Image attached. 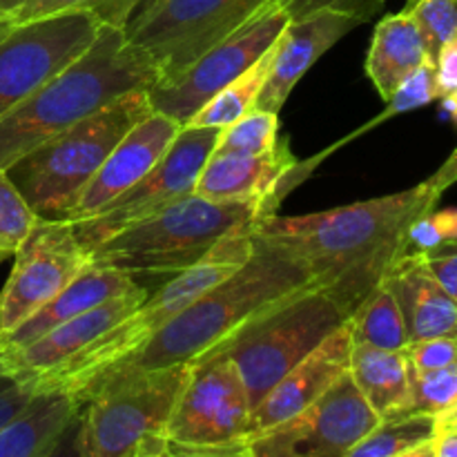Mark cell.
<instances>
[{
  "label": "cell",
  "mask_w": 457,
  "mask_h": 457,
  "mask_svg": "<svg viewBox=\"0 0 457 457\" xmlns=\"http://www.w3.org/2000/svg\"><path fill=\"white\" fill-rule=\"evenodd\" d=\"M440 192L428 181L395 195L299 217L268 214L253 226V235L284 248L312 272L324 290L351 317L388 270L409 253V230L433 212Z\"/></svg>",
  "instance_id": "1"
},
{
  "label": "cell",
  "mask_w": 457,
  "mask_h": 457,
  "mask_svg": "<svg viewBox=\"0 0 457 457\" xmlns=\"http://www.w3.org/2000/svg\"><path fill=\"white\" fill-rule=\"evenodd\" d=\"M159 79L154 62L129 43L125 29L103 25L87 52L0 119V170L116 98L150 89Z\"/></svg>",
  "instance_id": "2"
},
{
  "label": "cell",
  "mask_w": 457,
  "mask_h": 457,
  "mask_svg": "<svg viewBox=\"0 0 457 457\" xmlns=\"http://www.w3.org/2000/svg\"><path fill=\"white\" fill-rule=\"evenodd\" d=\"M312 284L306 263L254 237L253 254L239 270L195 299L125 364L141 369L192 364L263 311Z\"/></svg>",
  "instance_id": "3"
},
{
  "label": "cell",
  "mask_w": 457,
  "mask_h": 457,
  "mask_svg": "<svg viewBox=\"0 0 457 457\" xmlns=\"http://www.w3.org/2000/svg\"><path fill=\"white\" fill-rule=\"evenodd\" d=\"M253 250V228H244V230L223 237L199 263L179 275H172V279L161 286L154 295H147L145 302L132 315L120 320L107 333L94 339L87 348L76 353L54 373L40 379V393H67L83 402L85 393L103 375L132 360L163 326L181 315L195 299L239 270L250 259Z\"/></svg>",
  "instance_id": "4"
},
{
  "label": "cell",
  "mask_w": 457,
  "mask_h": 457,
  "mask_svg": "<svg viewBox=\"0 0 457 457\" xmlns=\"http://www.w3.org/2000/svg\"><path fill=\"white\" fill-rule=\"evenodd\" d=\"M268 210L248 201H208L195 192L123 228L89 250V263L137 277L179 275L199 263L223 237L253 228Z\"/></svg>",
  "instance_id": "5"
},
{
  "label": "cell",
  "mask_w": 457,
  "mask_h": 457,
  "mask_svg": "<svg viewBox=\"0 0 457 457\" xmlns=\"http://www.w3.org/2000/svg\"><path fill=\"white\" fill-rule=\"evenodd\" d=\"M150 112L147 89H134L22 156L9 179L40 219H62L116 143Z\"/></svg>",
  "instance_id": "6"
},
{
  "label": "cell",
  "mask_w": 457,
  "mask_h": 457,
  "mask_svg": "<svg viewBox=\"0 0 457 457\" xmlns=\"http://www.w3.org/2000/svg\"><path fill=\"white\" fill-rule=\"evenodd\" d=\"M190 364L116 366L80 402V457H132L145 437L163 436Z\"/></svg>",
  "instance_id": "7"
},
{
  "label": "cell",
  "mask_w": 457,
  "mask_h": 457,
  "mask_svg": "<svg viewBox=\"0 0 457 457\" xmlns=\"http://www.w3.org/2000/svg\"><path fill=\"white\" fill-rule=\"evenodd\" d=\"M346 321L342 308L312 284L263 311L214 351L237 366L254 409L288 370Z\"/></svg>",
  "instance_id": "8"
},
{
  "label": "cell",
  "mask_w": 457,
  "mask_h": 457,
  "mask_svg": "<svg viewBox=\"0 0 457 457\" xmlns=\"http://www.w3.org/2000/svg\"><path fill=\"white\" fill-rule=\"evenodd\" d=\"M268 0H156L132 16L125 36L150 56L159 83L179 79L201 54L248 22Z\"/></svg>",
  "instance_id": "9"
},
{
  "label": "cell",
  "mask_w": 457,
  "mask_h": 457,
  "mask_svg": "<svg viewBox=\"0 0 457 457\" xmlns=\"http://www.w3.org/2000/svg\"><path fill=\"white\" fill-rule=\"evenodd\" d=\"M101 27L85 12L0 22V119L87 52Z\"/></svg>",
  "instance_id": "10"
},
{
  "label": "cell",
  "mask_w": 457,
  "mask_h": 457,
  "mask_svg": "<svg viewBox=\"0 0 457 457\" xmlns=\"http://www.w3.org/2000/svg\"><path fill=\"white\" fill-rule=\"evenodd\" d=\"M288 22L286 9L268 0L248 22L201 54L179 79L152 85L147 89L152 110L187 125L219 89L250 70L275 45Z\"/></svg>",
  "instance_id": "11"
},
{
  "label": "cell",
  "mask_w": 457,
  "mask_h": 457,
  "mask_svg": "<svg viewBox=\"0 0 457 457\" xmlns=\"http://www.w3.org/2000/svg\"><path fill=\"white\" fill-rule=\"evenodd\" d=\"M221 128H195L183 125L159 163L128 192L103 208L96 217L74 221L76 237L87 250L96 248L123 228L168 208L174 201L192 195L204 170L205 161L212 154Z\"/></svg>",
  "instance_id": "12"
},
{
  "label": "cell",
  "mask_w": 457,
  "mask_h": 457,
  "mask_svg": "<svg viewBox=\"0 0 457 457\" xmlns=\"http://www.w3.org/2000/svg\"><path fill=\"white\" fill-rule=\"evenodd\" d=\"M379 422L351 373H344L311 406L277 427L248 436L244 446L253 457H346Z\"/></svg>",
  "instance_id": "13"
},
{
  "label": "cell",
  "mask_w": 457,
  "mask_h": 457,
  "mask_svg": "<svg viewBox=\"0 0 457 457\" xmlns=\"http://www.w3.org/2000/svg\"><path fill=\"white\" fill-rule=\"evenodd\" d=\"M250 413L239 370L230 357L214 351L190 364L163 436L179 446L237 445L248 436Z\"/></svg>",
  "instance_id": "14"
},
{
  "label": "cell",
  "mask_w": 457,
  "mask_h": 457,
  "mask_svg": "<svg viewBox=\"0 0 457 457\" xmlns=\"http://www.w3.org/2000/svg\"><path fill=\"white\" fill-rule=\"evenodd\" d=\"M89 266V250L62 219H38L13 253V268L0 293V337L56 297Z\"/></svg>",
  "instance_id": "15"
},
{
  "label": "cell",
  "mask_w": 457,
  "mask_h": 457,
  "mask_svg": "<svg viewBox=\"0 0 457 457\" xmlns=\"http://www.w3.org/2000/svg\"><path fill=\"white\" fill-rule=\"evenodd\" d=\"M181 128L183 125L174 119L152 110L116 143L101 170L76 196L62 221L74 223L96 217L112 201L137 186L159 163Z\"/></svg>",
  "instance_id": "16"
},
{
  "label": "cell",
  "mask_w": 457,
  "mask_h": 457,
  "mask_svg": "<svg viewBox=\"0 0 457 457\" xmlns=\"http://www.w3.org/2000/svg\"><path fill=\"white\" fill-rule=\"evenodd\" d=\"M299 163L288 141L277 143L268 154H210L196 179L195 195L208 201H248L275 214L286 192L299 181Z\"/></svg>",
  "instance_id": "17"
},
{
  "label": "cell",
  "mask_w": 457,
  "mask_h": 457,
  "mask_svg": "<svg viewBox=\"0 0 457 457\" xmlns=\"http://www.w3.org/2000/svg\"><path fill=\"white\" fill-rule=\"evenodd\" d=\"M361 22L364 21L360 16L335 12V9H324V12L290 21L272 45L270 71L259 94V110L279 114L303 74Z\"/></svg>",
  "instance_id": "18"
},
{
  "label": "cell",
  "mask_w": 457,
  "mask_h": 457,
  "mask_svg": "<svg viewBox=\"0 0 457 457\" xmlns=\"http://www.w3.org/2000/svg\"><path fill=\"white\" fill-rule=\"evenodd\" d=\"M351 351L353 335L346 321L262 397L250 413L248 436L286 422L324 395L344 373H348Z\"/></svg>",
  "instance_id": "19"
},
{
  "label": "cell",
  "mask_w": 457,
  "mask_h": 457,
  "mask_svg": "<svg viewBox=\"0 0 457 457\" xmlns=\"http://www.w3.org/2000/svg\"><path fill=\"white\" fill-rule=\"evenodd\" d=\"M147 295L150 293L138 286L132 293L110 299V302L101 303V306L56 326L49 333H45L43 337L34 339V342L18 348V351L0 353V364L7 370H12V373L31 379L38 386L40 379L54 373L58 366L65 364L76 353L87 348L94 339L107 333L120 320L132 315L145 302Z\"/></svg>",
  "instance_id": "20"
},
{
  "label": "cell",
  "mask_w": 457,
  "mask_h": 457,
  "mask_svg": "<svg viewBox=\"0 0 457 457\" xmlns=\"http://www.w3.org/2000/svg\"><path fill=\"white\" fill-rule=\"evenodd\" d=\"M384 286L404 317L409 342L457 337V306L428 268L422 253H406L388 270Z\"/></svg>",
  "instance_id": "21"
},
{
  "label": "cell",
  "mask_w": 457,
  "mask_h": 457,
  "mask_svg": "<svg viewBox=\"0 0 457 457\" xmlns=\"http://www.w3.org/2000/svg\"><path fill=\"white\" fill-rule=\"evenodd\" d=\"M134 288H138V284L128 272L89 263L56 297L49 299L43 308L27 317L12 333L0 337V353L18 351L34 339L43 337L56 326L65 324V321L74 320V317L83 315V312L92 311V308L101 306L110 299L132 293Z\"/></svg>",
  "instance_id": "22"
},
{
  "label": "cell",
  "mask_w": 457,
  "mask_h": 457,
  "mask_svg": "<svg viewBox=\"0 0 457 457\" xmlns=\"http://www.w3.org/2000/svg\"><path fill=\"white\" fill-rule=\"evenodd\" d=\"M427 45L422 31L411 12L402 9L400 13L384 16L378 22L366 54V76L375 85L379 96L388 101L393 92L409 79L415 70L428 62ZM433 62V61H431Z\"/></svg>",
  "instance_id": "23"
},
{
  "label": "cell",
  "mask_w": 457,
  "mask_h": 457,
  "mask_svg": "<svg viewBox=\"0 0 457 457\" xmlns=\"http://www.w3.org/2000/svg\"><path fill=\"white\" fill-rule=\"evenodd\" d=\"M348 373L379 420L411 413V364L404 351H382L369 344L353 342Z\"/></svg>",
  "instance_id": "24"
},
{
  "label": "cell",
  "mask_w": 457,
  "mask_h": 457,
  "mask_svg": "<svg viewBox=\"0 0 457 457\" xmlns=\"http://www.w3.org/2000/svg\"><path fill=\"white\" fill-rule=\"evenodd\" d=\"M79 411L80 402L67 393H40L0 431V457H45Z\"/></svg>",
  "instance_id": "25"
},
{
  "label": "cell",
  "mask_w": 457,
  "mask_h": 457,
  "mask_svg": "<svg viewBox=\"0 0 457 457\" xmlns=\"http://www.w3.org/2000/svg\"><path fill=\"white\" fill-rule=\"evenodd\" d=\"M351 335L355 344L382 348V351H406L409 346V330L400 306L386 286L375 288L364 299L360 308L348 317Z\"/></svg>",
  "instance_id": "26"
},
{
  "label": "cell",
  "mask_w": 457,
  "mask_h": 457,
  "mask_svg": "<svg viewBox=\"0 0 457 457\" xmlns=\"http://www.w3.org/2000/svg\"><path fill=\"white\" fill-rule=\"evenodd\" d=\"M272 61V47L254 62L250 70L237 76L230 85L219 89L199 112L190 119L187 125L195 128H226L232 120L241 119L248 114L250 110L257 107L259 94H262L263 85H266L268 71H270Z\"/></svg>",
  "instance_id": "27"
},
{
  "label": "cell",
  "mask_w": 457,
  "mask_h": 457,
  "mask_svg": "<svg viewBox=\"0 0 457 457\" xmlns=\"http://www.w3.org/2000/svg\"><path fill=\"white\" fill-rule=\"evenodd\" d=\"M437 437V420L433 415L409 413L382 420L366 433L346 457H397Z\"/></svg>",
  "instance_id": "28"
},
{
  "label": "cell",
  "mask_w": 457,
  "mask_h": 457,
  "mask_svg": "<svg viewBox=\"0 0 457 457\" xmlns=\"http://www.w3.org/2000/svg\"><path fill=\"white\" fill-rule=\"evenodd\" d=\"M279 143V114L268 110H250L241 119L221 128L214 154L257 156L272 152Z\"/></svg>",
  "instance_id": "29"
},
{
  "label": "cell",
  "mask_w": 457,
  "mask_h": 457,
  "mask_svg": "<svg viewBox=\"0 0 457 457\" xmlns=\"http://www.w3.org/2000/svg\"><path fill=\"white\" fill-rule=\"evenodd\" d=\"M141 0H27L18 12L9 16V25L16 22L36 21V18L54 16L65 12H85L92 13L101 25L120 27L125 29L132 21Z\"/></svg>",
  "instance_id": "30"
},
{
  "label": "cell",
  "mask_w": 457,
  "mask_h": 457,
  "mask_svg": "<svg viewBox=\"0 0 457 457\" xmlns=\"http://www.w3.org/2000/svg\"><path fill=\"white\" fill-rule=\"evenodd\" d=\"M411 413L433 415L436 420L453 413L457 409V361L431 373L411 370Z\"/></svg>",
  "instance_id": "31"
},
{
  "label": "cell",
  "mask_w": 457,
  "mask_h": 457,
  "mask_svg": "<svg viewBox=\"0 0 457 457\" xmlns=\"http://www.w3.org/2000/svg\"><path fill=\"white\" fill-rule=\"evenodd\" d=\"M38 219L25 196L13 186L7 170H0V250L7 254L16 253Z\"/></svg>",
  "instance_id": "32"
},
{
  "label": "cell",
  "mask_w": 457,
  "mask_h": 457,
  "mask_svg": "<svg viewBox=\"0 0 457 457\" xmlns=\"http://www.w3.org/2000/svg\"><path fill=\"white\" fill-rule=\"evenodd\" d=\"M404 9L418 22L428 58L436 62L442 45L457 36V0H420Z\"/></svg>",
  "instance_id": "33"
},
{
  "label": "cell",
  "mask_w": 457,
  "mask_h": 457,
  "mask_svg": "<svg viewBox=\"0 0 457 457\" xmlns=\"http://www.w3.org/2000/svg\"><path fill=\"white\" fill-rule=\"evenodd\" d=\"M433 101H440V87H437L436 62H424L420 70H415L409 79L400 83V87L388 96L386 110L379 116V120L388 116L404 114V112L418 110V107L428 105Z\"/></svg>",
  "instance_id": "34"
},
{
  "label": "cell",
  "mask_w": 457,
  "mask_h": 457,
  "mask_svg": "<svg viewBox=\"0 0 457 457\" xmlns=\"http://www.w3.org/2000/svg\"><path fill=\"white\" fill-rule=\"evenodd\" d=\"M446 241H457V208L420 217L409 230V253H431Z\"/></svg>",
  "instance_id": "35"
},
{
  "label": "cell",
  "mask_w": 457,
  "mask_h": 457,
  "mask_svg": "<svg viewBox=\"0 0 457 457\" xmlns=\"http://www.w3.org/2000/svg\"><path fill=\"white\" fill-rule=\"evenodd\" d=\"M38 395V386L31 379L12 373L0 364V431L12 424Z\"/></svg>",
  "instance_id": "36"
},
{
  "label": "cell",
  "mask_w": 457,
  "mask_h": 457,
  "mask_svg": "<svg viewBox=\"0 0 457 457\" xmlns=\"http://www.w3.org/2000/svg\"><path fill=\"white\" fill-rule=\"evenodd\" d=\"M406 360L415 373H431L446 369L457 361V337H431L411 342L406 346Z\"/></svg>",
  "instance_id": "37"
},
{
  "label": "cell",
  "mask_w": 457,
  "mask_h": 457,
  "mask_svg": "<svg viewBox=\"0 0 457 457\" xmlns=\"http://www.w3.org/2000/svg\"><path fill=\"white\" fill-rule=\"evenodd\" d=\"M275 3L286 9L290 21L311 16L315 12H324V9H335V12H346L353 13V16H360L366 22L375 12L382 9L384 0H275Z\"/></svg>",
  "instance_id": "38"
},
{
  "label": "cell",
  "mask_w": 457,
  "mask_h": 457,
  "mask_svg": "<svg viewBox=\"0 0 457 457\" xmlns=\"http://www.w3.org/2000/svg\"><path fill=\"white\" fill-rule=\"evenodd\" d=\"M424 259L457 306V241H446L431 253H424Z\"/></svg>",
  "instance_id": "39"
},
{
  "label": "cell",
  "mask_w": 457,
  "mask_h": 457,
  "mask_svg": "<svg viewBox=\"0 0 457 457\" xmlns=\"http://www.w3.org/2000/svg\"><path fill=\"white\" fill-rule=\"evenodd\" d=\"M436 76L440 98L457 92V36L446 40L436 58Z\"/></svg>",
  "instance_id": "40"
},
{
  "label": "cell",
  "mask_w": 457,
  "mask_h": 457,
  "mask_svg": "<svg viewBox=\"0 0 457 457\" xmlns=\"http://www.w3.org/2000/svg\"><path fill=\"white\" fill-rule=\"evenodd\" d=\"M170 446L177 457H253L245 451L244 442L226 446H179L170 442Z\"/></svg>",
  "instance_id": "41"
},
{
  "label": "cell",
  "mask_w": 457,
  "mask_h": 457,
  "mask_svg": "<svg viewBox=\"0 0 457 457\" xmlns=\"http://www.w3.org/2000/svg\"><path fill=\"white\" fill-rule=\"evenodd\" d=\"M45 457H80L79 449V415L70 422V427L62 431V436L58 437L56 445L52 446Z\"/></svg>",
  "instance_id": "42"
},
{
  "label": "cell",
  "mask_w": 457,
  "mask_h": 457,
  "mask_svg": "<svg viewBox=\"0 0 457 457\" xmlns=\"http://www.w3.org/2000/svg\"><path fill=\"white\" fill-rule=\"evenodd\" d=\"M428 186L433 187L436 192L445 195L446 187H451L453 183H457V147L449 154V159L437 168V172L433 174L431 179H427Z\"/></svg>",
  "instance_id": "43"
},
{
  "label": "cell",
  "mask_w": 457,
  "mask_h": 457,
  "mask_svg": "<svg viewBox=\"0 0 457 457\" xmlns=\"http://www.w3.org/2000/svg\"><path fill=\"white\" fill-rule=\"evenodd\" d=\"M132 457H177L174 455L172 446L165 440V436H152L145 437L141 445L137 446Z\"/></svg>",
  "instance_id": "44"
},
{
  "label": "cell",
  "mask_w": 457,
  "mask_h": 457,
  "mask_svg": "<svg viewBox=\"0 0 457 457\" xmlns=\"http://www.w3.org/2000/svg\"><path fill=\"white\" fill-rule=\"evenodd\" d=\"M437 457H457V433H442L436 440Z\"/></svg>",
  "instance_id": "45"
},
{
  "label": "cell",
  "mask_w": 457,
  "mask_h": 457,
  "mask_svg": "<svg viewBox=\"0 0 457 457\" xmlns=\"http://www.w3.org/2000/svg\"><path fill=\"white\" fill-rule=\"evenodd\" d=\"M436 440H437V437H436ZM436 440L427 442V445L418 446V449L406 451V453H402V455H397V457H437V445H436Z\"/></svg>",
  "instance_id": "46"
},
{
  "label": "cell",
  "mask_w": 457,
  "mask_h": 457,
  "mask_svg": "<svg viewBox=\"0 0 457 457\" xmlns=\"http://www.w3.org/2000/svg\"><path fill=\"white\" fill-rule=\"evenodd\" d=\"M25 3L27 0H0V22H7L9 16L18 12Z\"/></svg>",
  "instance_id": "47"
},
{
  "label": "cell",
  "mask_w": 457,
  "mask_h": 457,
  "mask_svg": "<svg viewBox=\"0 0 457 457\" xmlns=\"http://www.w3.org/2000/svg\"><path fill=\"white\" fill-rule=\"evenodd\" d=\"M442 433H457V409L437 420V436H442Z\"/></svg>",
  "instance_id": "48"
},
{
  "label": "cell",
  "mask_w": 457,
  "mask_h": 457,
  "mask_svg": "<svg viewBox=\"0 0 457 457\" xmlns=\"http://www.w3.org/2000/svg\"><path fill=\"white\" fill-rule=\"evenodd\" d=\"M440 101H442V107H445L446 114H451V119L457 123V92L446 94V96H442Z\"/></svg>",
  "instance_id": "49"
},
{
  "label": "cell",
  "mask_w": 457,
  "mask_h": 457,
  "mask_svg": "<svg viewBox=\"0 0 457 457\" xmlns=\"http://www.w3.org/2000/svg\"><path fill=\"white\" fill-rule=\"evenodd\" d=\"M154 3H156V0H141V3H138V7H137V12H134V16H137V13H141V12H145V9L152 7Z\"/></svg>",
  "instance_id": "50"
},
{
  "label": "cell",
  "mask_w": 457,
  "mask_h": 457,
  "mask_svg": "<svg viewBox=\"0 0 457 457\" xmlns=\"http://www.w3.org/2000/svg\"><path fill=\"white\" fill-rule=\"evenodd\" d=\"M7 257H9V254H7V253H3V250H0V263H3L4 259H7Z\"/></svg>",
  "instance_id": "51"
},
{
  "label": "cell",
  "mask_w": 457,
  "mask_h": 457,
  "mask_svg": "<svg viewBox=\"0 0 457 457\" xmlns=\"http://www.w3.org/2000/svg\"><path fill=\"white\" fill-rule=\"evenodd\" d=\"M415 3H420V0H406V7H413Z\"/></svg>",
  "instance_id": "52"
}]
</instances>
